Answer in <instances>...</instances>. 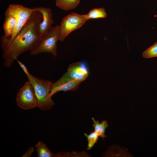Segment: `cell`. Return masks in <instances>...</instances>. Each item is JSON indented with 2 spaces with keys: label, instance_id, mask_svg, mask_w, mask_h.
<instances>
[{
  "label": "cell",
  "instance_id": "obj_1",
  "mask_svg": "<svg viewBox=\"0 0 157 157\" xmlns=\"http://www.w3.org/2000/svg\"><path fill=\"white\" fill-rule=\"evenodd\" d=\"M42 19V14L34 10L14 38L9 42L1 45L5 67H10L21 54L28 51H32L38 45L42 38L39 33L38 27Z\"/></svg>",
  "mask_w": 157,
  "mask_h": 157
},
{
  "label": "cell",
  "instance_id": "obj_2",
  "mask_svg": "<svg viewBox=\"0 0 157 157\" xmlns=\"http://www.w3.org/2000/svg\"><path fill=\"white\" fill-rule=\"evenodd\" d=\"M26 74L33 87L37 99V107L42 110L51 109L54 104L50 96L52 82L35 77L29 72Z\"/></svg>",
  "mask_w": 157,
  "mask_h": 157
},
{
  "label": "cell",
  "instance_id": "obj_3",
  "mask_svg": "<svg viewBox=\"0 0 157 157\" xmlns=\"http://www.w3.org/2000/svg\"><path fill=\"white\" fill-rule=\"evenodd\" d=\"M34 11L33 8H28L20 4H11L9 5L5 14L13 17L16 21L17 26L10 37L1 36V45L8 42L14 38L29 20Z\"/></svg>",
  "mask_w": 157,
  "mask_h": 157
},
{
  "label": "cell",
  "instance_id": "obj_4",
  "mask_svg": "<svg viewBox=\"0 0 157 157\" xmlns=\"http://www.w3.org/2000/svg\"><path fill=\"white\" fill-rule=\"evenodd\" d=\"M60 39L59 25L51 26L42 37L38 45L30 51V54L35 55L42 53H51L54 57L57 56V42Z\"/></svg>",
  "mask_w": 157,
  "mask_h": 157
},
{
  "label": "cell",
  "instance_id": "obj_5",
  "mask_svg": "<svg viewBox=\"0 0 157 157\" xmlns=\"http://www.w3.org/2000/svg\"><path fill=\"white\" fill-rule=\"evenodd\" d=\"M88 20L85 15L76 13H72L64 17L59 25V40L63 42L71 32L81 27Z\"/></svg>",
  "mask_w": 157,
  "mask_h": 157
},
{
  "label": "cell",
  "instance_id": "obj_6",
  "mask_svg": "<svg viewBox=\"0 0 157 157\" xmlns=\"http://www.w3.org/2000/svg\"><path fill=\"white\" fill-rule=\"evenodd\" d=\"M16 101L17 105L24 110L37 107V99L34 88L28 81L25 82L17 92Z\"/></svg>",
  "mask_w": 157,
  "mask_h": 157
},
{
  "label": "cell",
  "instance_id": "obj_7",
  "mask_svg": "<svg viewBox=\"0 0 157 157\" xmlns=\"http://www.w3.org/2000/svg\"><path fill=\"white\" fill-rule=\"evenodd\" d=\"M80 84L71 78L66 72L58 81L53 83L50 96L51 97L58 91H75L78 89Z\"/></svg>",
  "mask_w": 157,
  "mask_h": 157
},
{
  "label": "cell",
  "instance_id": "obj_8",
  "mask_svg": "<svg viewBox=\"0 0 157 157\" xmlns=\"http://www.w3.org/2000/svg\"><path fill=\"white\" fill-rule=\"evenodd\" d=\"M67 72L69 76L76 81L81 83L88 77L89 72L85 63L78 62L73 63L68 67Z\"/></svg>",
  "mask_w": 157,
  "mask_h": 157
},
{
  "label": "cell",
  "instance_id": "obj_9",
  "mask_svg": "<svg viewBox=\"0 0 157 157\" xmlns=\"http://www.w3.org/2000/svg\"><path fill=\"white\" fill-rule=\"evenodd\" d=\"M33 8L34 10L40 12L42 15V20L38 27L39 34L42 37L47 33L54 22L51 10L49 8L43 7H34Z\"/></svg>",
  "mask_w": 157,
  "mask_h": 157
},
{
  "label": "cell",
  "instance_id": "obj_10",
  "mask_svg": "<svg viewBox=\"0 0 157 157\" xmlns=\"http://www.w3.org/2000/svg\"><path fill=\"white\" fill-rule=\"evenodd\" d=\"M17 26L15 18L11 15L5 14V19L3 24L4 34L5 38H10L12 35Z\"/></svg>",
  "mask_w": 157,
  "mask_h": 157
},
{
  "label": "cell",
  "instance_id": "obj_11",
  "mask_svg": "<svg viewBox=\"0 0 157 157\" xmlns=\"http://www.w3.org/2000/svg\"><path fill=\"white\" fill-rule=\"evenodd\" d=\"M37 157H58V155L51 152L45 144L42 141H39L35 145Z\"/></svg>",
  "mask_w": 157,
  "mask_h": 157
},
{
  "label": "cell",
  "instance_id": "obj_12",
  "mask_svg": "<svg viewBox=\"0 0 157 157\" xmlns=\"http://www.w3.org/2000/svg\"><path fill=\"white\" fill-rule=\"evenodd\" d=\"M80 2V0H55L56 6L65 11L75 8Z\"/></svg>",
  "mask_w": 157,
  "mask_h": 157
},
{
  "label": "cell",
  "instance_id": "obj_13",
  "mask_svg": "<svg viewBox=\"0 0 157 157\" xmlns=\"http://www.w3.org/2000/svg\"><path fill=\"white\" fill-rule=\"evenodd\" d=\"M92 119L93 123L92 125L94 128V131L103 139L104 138L106 137L105 133L106 129L108 126L107 121H103L100 123L98 120H96L93 117L92 118Z\"/></svg>",
  "mask_w": 157,
  "mask_h": 157
},
{
  "label": "cell",
  "instance_id": "obj_14",
  "mask_svg": "<svg viewBox=\"0 0 157 157\" xmlns=\"http://www.w3.org/2000/svg\"><path fill=\"white\" fill-rule=\"evenodd\" d=\"M85 15L88 20L92 19L105 18L107 16L105 9L104 8L92 9Z\"/></svg>",
  "mask_w": 157,
  "mask_h": 157
},
{
  "label": "cell",
  "instance_id": "obj_15",
  "mask_svg": "<svg viewBox=\"0 0 157 157\" xmlns=\"http://www.w3.org/2000/svg\"><path fill=\"white\" fill-rule=\"evenodd\" d=\"M84 135L87 138L88 142V147L87 149L88 150H90L97 142L99 136L94 131L91 132L89 134L84 133Z\"/></svg>",
  "mask_w": 157,
  "mask_h": 157
},
{
  "label": "cell",
  "instance_id": "obj_16",
  "mask_svg": "<svg viewBox=\"0 0 157 157\" xmlns=\"http://www.w3.org/2000/svg\"><path fill=\"white\" fill-rule=\"evenodd\" d=\"M142 56L145 58L157 57V41L145 50Z\"/></svg>",
  "mask_w": 157,
  "mask_h": 157
},
{
  "label": "cell",
  "instance_id": "obj_17",
  "mask_svg": "<svg viewBox=\"0 0 157 157\" xmlns=\"http://www.w3.org/2000/svg\"><path fill=\"white\" fill-rule=\"evenodd\" d=\"M34 151V149L33 146L29 147L25 153L22 156V157H30Z\"/></svg>",
  "mask_w": 157,
  "mask_h": 157
},
{
  "label": "cell",
  "instance_id": "obj_18",
  "mask_svg": "<svg viewBox=\"0 0 157 157\" xmlns=\"http://www.w3.org/2000/svg\"><path fill=\"white\" fill-rule=\"evenodd\" d=\"M17 61L19 66L23 70V71L25 72V74L29 72L28 71L27 68L24 64H23L22 62L19 60H17Z\"/></svg>",
  "mask_w": 157,
  "mask_h": 157
}]
</instances>
